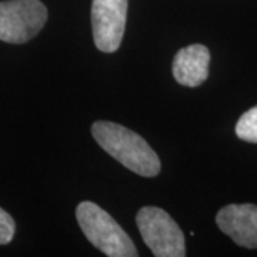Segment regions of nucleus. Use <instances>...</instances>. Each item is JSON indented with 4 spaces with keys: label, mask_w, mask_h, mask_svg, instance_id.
<instances>
[{
    "label": "nucleus",
    "mask_w": 257,
    "mask_h": 257,
    "mask_svg": "<svg viewBox=\"0 0 257 257\" xmlns=\"http://www.w3.org/2000/svg\"><path fill=\"white\" fill-rule=\"evenodd\" d=\"M92 135L100 147L113 159L143 177H155L160 172V159L145 139L133 130L113 121H96Z\"/></svg>",
    "instance_id": "obj_1"
},
{
    "label": "nucleus",
    "mask_w": 257,
    "mask_h": 257,
    "mask_svg": "<svg viewBox=\"0 0 257 257\" xmlns=\"http://www.w3.org/2000/svg\"><path fill=\"white\" fill-rule=\"evenodd\" d=\"M76 219L83 234L96 248L109 257L139 256L135 243L107 211L93 202H82Z\"/></svg>",
    "instance_id": "obj_2"
},
{
    "label": "nucleus",
    "mask_w": 257,
    "mask_h": 257,
    "mask_svg": "<svg viewBox=\"0 0 257 257\" xmlns=\"http://www.w3.org/2000/svg\"><path fill=\"white\" fill-rule=\"evenodd\" d=\"M140 234L156 257L186 256V240L179 224L160 207L146 206L136 217Z\"/></svg>",
    "instance_id": "obj_3"
},
{
    "label": "nucleus",
    "mask_w": 257,
    "mask_h": 257,
    "mask_svg": "<svg viewBox=\"0 0 257 257\" xmlns=\"http://www.w3.org/2000/svg\"><path fill=\"white\" fill-rule=\"evenodd\" d=\"M47 20L46 6L40 0L0 2V40L22 45L37 36Z\"/></svg>",
    "instance_id": "obj_4"
},
{
    "label": "nucleus",
    "mask_w": 257,
    "mask_h": 257,
    "mask_svg": "<svg viewBox=\"0 0 257 257\" xmlns=\"http://www.w3.org/2000/svg\"><path fill=\"white\" fill-rule=\"evenodd\" d=\"M128 0H93L92 29L96 47L104 53L116 52L121 45Z\"/></svg>",
    "instance_id": "obj_5"
},
{
    "label": "nucleus",
    "mask_w": 257,
    "mask_h": 257,
    "mask_svg": "<svg viewBox=\"0 0 257 257\" xmlns=\"http://www.w3.org/2000/svg\"><path fill=\"white\" fill-rule=\"evenodd\" d=\"M219 229L236 244L246 248H257V206L229 204L216 216Z\"/></svg>",
    "instance_id": "obj_6"
},
{
    "label": "nucleus",
    "mask_w": 257,
    "mask_h": 257,
    "mask_svg": "<svg viewBox=\"0 0 257 257\" xmlns=\"http://www.w3.org/2000/svg\"><path fill=\"white\" fill-rule=\"evenodd\" d=\"M210 52L203 45H190L180 49L173 60L176 82L186 87H197L209 77Z\"/></svg>",
    "instance_id": "obj_7"
},
{
    "label": "nucleus",
    "mask_w": 257,
    "mask_h": 257,
    "mask_svg": "<svg viewBox=\"0 0 257 257\" xmlns=\"http://www.w3.org/2000/svg\"><path fill=\"white\" fill-rule=\"evenodd\" d=\"M236 135L244 142L257 143V106L241 114L236 124Z\"/></svg>",
    "instance_id": "obj_8"
},
{
    "label": "nucleus",
    "mask_w": 257,
    "mask_h": 257,
    "mask_svg": "<svg viewBox=\"0 0 257 257\" xmlns=\"http://www.w3.org/2000/svg\"><path fill=\"white\" fill-rule=\"evenodd\" d=\"M15 231H16V224L13 217L0 207V244L10 243L15 236Z\"/></svg>",
    "instance_id": "obj_9"
}]
</instances>
